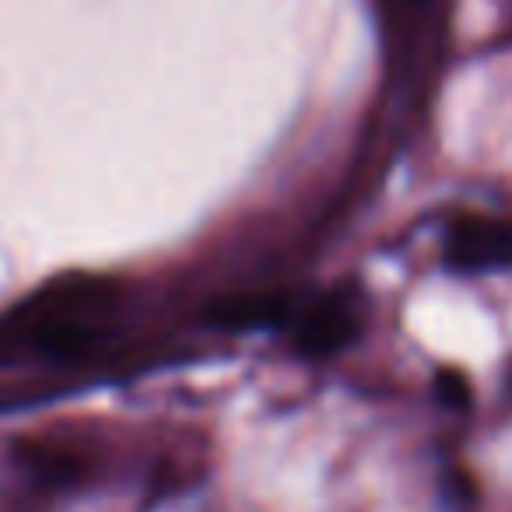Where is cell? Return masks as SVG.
Returning <instances> with one entry per match:
<instances>
[{
  "instance_id": "cell-1",
  "label": "cell",
  "mask_w": 512,
  "mask_h": 512,
  "mask_svg": "<svg viewBox=\"0 0 512 512\" xmlns=\"http://www.w3.org/2000/svg\"><path fill=\"white\" fill-rule=\"evenodd\" d=\"M446 264L460 274H488L512 267V221L491 214H463L446 232Z\"/></svg>"
},
{
  "instance_id": "cell-2",
  "label": "cell",
  "mask_w": 512,
  "mask_h": 512,
  "mask_svg": "<svg viewBox=\"0 0 512 512\" xmlns=\"http://www.w3.org/2000/svg\"><path fill=\"white\" fill-rule=\"evenodd\" d=\"M358 334V309L344 295L320 299L295 327V348L309 358H327L351 344Z\"/></svg>"
},
{
  "instance_id": "cell-3",
  "label": "cell",
  "mask_w": 512,
  "mask_h": 512,
  "mask_svg": "<svg viewBox=\"0 0 512 512\" xmlns=\"http://www.w3.org/2000/svg\"><path fill=\"white\" fill-rule=\"evenodd\" d=\"M218 323L225 327H256L281 313L285 299L281 295H239L235 302H218Z\"/></svg>"
},
{
  "instance_id": "cell-4",
  "label": "cell",
  "mask_w": 512,
  "mask_h": 512,
  "mask_svg": "<svg viewBox=\"0 0 512 512\" xmlns=\"http://www.w3.org/2000/svg\"><path fill=\"white\" fill-rule=\"evenodd\" d=\"M439 397L453 407H463L470 400L467 379H463L460 372H439Z\"/></svg>"
}]
</instances>
